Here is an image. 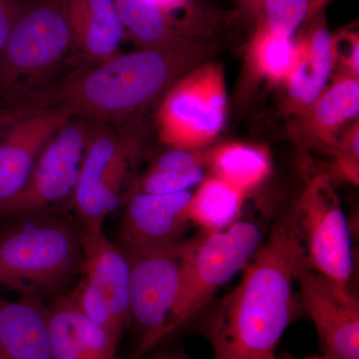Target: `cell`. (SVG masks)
Segmentation results:
<instances>
[{
    "label": "cell",
    "instance_id": "22",
    "mask_svg": "<svg viewBox=\"0 0 359 359\" xmlns=\"http://www.w3.org/2000/svg\"><path fill=\"white\" fill-rule=\"evenodd\" d=\"M247 195L223 180L210 176L192 194L187 208L189 219L204 231L223 230L237 221Z\"/></svg>",
    "mask_w": 359,
    "mask_h": 359
},
{
    "label": "cell",
    "instance_id": "26",
    "mask_svg": "<svg viewBox=\"0 0 359 359\" xmlns=\"http://www.w3.org/2000/svg\"><path fill=\"white\" fill-rule=\"evenodd\" d=\"M205 179L204 168L190 171H159L149 169L130 188L129 193L175 194L185 192L193 186L199 185Z\"/></svg>",
    "mask_w": 359,
    "mask_h": 359
},
{
    "label": "cell",
    "instance_id": "12",
    "mask_svg": "<svg viewBox=\"0 0 359 359\" xmlns=\"http://www.w3.org/2000/svg\"><path fill=\"white\" fill-rule=\"evenodd\" d=\"M0 132V203L20 193L51 139L73 116L57 106L18 108Z\"/></svg>",
    "mask_w": 359,
    "mask_h": 359
},
{
    "label": "cell",
    "instance_id": "9",
    "mask_svg": "<svg viewBox=\"0 0 359 359\" xmlns=\"http://www.w3.org/2000/svg\"><path fill=\"white\" fill-rule=\"evenodd\" d=\"M83 276L72 292L75 302L119 344L129 325L128 259L108 240L103 228L83 229Z\"/></svg>",
    "mask_w": 359,
    "mask_h": 359
},
{
    "label": "cell",
    "instance_id": "14",
    "mask_svg": "<svg viewBox=\"0 0 359 359\" xmlns=\"http://www.w3.org/2000/svg\"><path fill=\"white\" fill-rule=\"evenodd\" d=\"M133 148L104 123L93 122L72 196L82 228H103L109 215L104 201L106 180L116 161Z\"/></svg>",
    "mask_w": 359,
    "mask_h": 359
},
{
    "label": "cell",
    "instance_id": "25",
    "mask_svg": "<svg viewBox=\"0 0 359 359\" xmlns=\"http://www.w3.org/2000/svg\"><path fill=\"white\" fill-rule=\"evenodd\" d=\"M309 13V0H264L259 23L276 34L292 37Z\"/></svg>",
    "mask_w": 359,
    "mask_h": 359
},
{
    "label": "cell",
    "instance_id": "13",
    "mask_svg": "<svg viewBox=\"0 0 359 359\" xmlns=\"http://www.w3.org/2000/svg\"><path fill=\"white\" fill-rule=\"evenodd\" d=\"M192 193H128L121 226L124 252L152 249L179 242L189 224L188 208Z\"/></svg>",
    "mask_w": 359,
    "mask_h": 359
},
{
    "label": "cell",
    "instance_id": "8",
    "mask_svg": "<svg viewBox=\"0 0 359 359\" xmlns=\"http://www.w3.org/2000/svg\"><path fill=\"white\" fill-rule=\"evenodd\" d=\"M294 212L306 266L349 287L353 273L351 231L332 181L323 174L309 180Z\"/></svg>",
    "mask_w": 359,
    "mask_h": 359
},
{
    "label": "cell",
    "instance_id": "30",
    "mask_svg": "<svg viewBox=\"0 0 359 359\" xmlns=\"http://www.w3.org/2000/svg\"><path fill=\"white\" fill-rule=\"evenodd\" d=\"M21 11L18 0H0V53L4 50Z\"/></svg>",
    "mask_w": 359,
    "mask_h": 359
},
{
    "label": "cell",
    "instance_id": "18",
    "mask_svg": "<svg viewBox=\"0 0 359 359\" xmlns=\"http://www.w3.org/2000/svg\"><path fill=\"white\" fill-rule=\"evenodd\" d=\"M0 353L13 359H51L48 308L41 297L11 299L0 290Z\"/></svg>",
    "mask_w": 359,
    "mask_h": 359
},
{
    "label": "cell",
    "instance_id": "2",
    "mask_svg": "<svg viewBox=\"0 0 359 359\" xmlns=\"http://www.w3.org/2000/svg\"><path fill=\"white\" fill-rule=\"evenodd\" d=\"M204 42L166 49L118 53L72 73L26 102L57 106L73 117L97 123L122 121L141 112L205 57Z\"/></svg>",
    "mask_w": 359,
    "mask_h": 359
},
{
    "label": "cell",
    "instance_id": "4",
    "mask_svg": "<svg viewBox=\"0 0 359 359\" xmlns=\"http://www.w3.org/2000/svg\"><path fill=\"white\" fill-rule=\"evenodd\" d=\"M67 0H29L0 53V94L25 99L54 74L74 51Z\"/></svg>",
    "mask_w": 359,
    "mask_h": 359
},
{
    "label": "cell",
    "instance_id": "19",
    "mask_svg": "<svg viewBox=\"0 0 359 359\" xmlns=\"http://www.w3.org/2000/svg\"><path fill=\"white\" fill-rule=\"evenodd\" d=\"M75 51L90 65L119 53L125 37L115 0H67Z\"/></svg>",
    "mask_w": 359,
    "mask_h": 359
},
{
    "label": "cell",
    "instance_id": "1",
    "mask_svg": "<svg viewBox=\"0 0 359 359\" xmlns=\"http://www.w3.org/2000/svg\"><path fill=\"white\" fill-rule=\"evenodd\" d=\"M304 264L292 209L276 219L268 241L217 309L208 332L212 359L276 358L278 342L301 309L295 283Z\"/></svg>",
    "mask_w": 359,
    "mask_h": 359
},
{
    "label": "cell",
    "instance_id": "27",
    "mask_svg": "<svg viewBox=\"0 0 359 359\" xmlns=\"http://www.w3.org/2000/svg\"><path fill=\"white\" fill-rule=\"evenodd\" d=\"M358 123L347 131L346 136L339 139L332 155L334 157L330 168V173L323 174L330 180L332 177L347 183L358 185L359 152Z\"/></svg>",
    "mask_w": 359,
    "mask_h": 359
},
{
    "label": "cell",
    "instance_id": "3",
    "mask_svg": "<svg viewBox=\"0 0 359 359\" xmlns=\"http://www.w3.org/2000/svg\"><path fill=\"white\" fill-rule=\"evenodd\" d=\"M83 259V229L52 212L0 226V287L41 297L69 283Z\"/></svg>",
    "mask_w": 359,
    "mask_h": 359
},
{
    "label": "cell",
    "instance_id": "17",
    "mask_svg": "<svg viewBox=\"0 0 359 359\" xmlns=\"http://www.w3.org/2000/svg\"><path fill=\"white\" fill-rule=\"evenodd\" d=\"M359 113V79L337 74L330 86L301 114L297 115V138L306 147L327 151L332 154L339 130Z\"/></svg>",
    "mask_w": 359,
    "mask_h": 359
},
{
    "label": "cell",
    "instance_id": "32",
    "mask_svg": "<svg viewBox=\"0 0 359 359\" xmlns=\"http://www.w3.org/2000/svg\"><path fill=\"white\" fill-rule=\"evenodd\" d=\"M152 359H188V356L183 351H171L158 354Z\"/></svg>",
    "mask_w": 359,
    "mask_h": 359
},
{
    "label": "cell",
    "instance_id": "28",
    "mask_svg": "<svg viewBox=\"0 0 359 359\" xmlns=\"http://www.w3.org/2000/svg\"><path fill=\"white\" fill-rule=\"evenodd\" d=\"M332 59L334 67L339 74L358 78L359 36L354 30H344L332 36Z\"/></svg>",
    "mask_w": 359,
    "mask_h": 359
},
{
    "label": "cell",
    "instance_id": "23",
    "mask_svg": "<svg viewBox=\"0 0 359 359\" xmlns=\"http://www.w3.org/2000/svg\"><path fill=\"white\" fill-rule=\"evenodd\" d=\"M295 41L257 23L250 46L252 66L271 83H283L295 59Z\"/></svg>",
    "mask_w": 359,
    "mask_h": 359
},
{
    "label": "cell",
    "instance_id": "35",
    "mask_svg": "<svg viewBox=\"0 0 359 359\" xmlns=\"http://www.w3.org/2000/svg\"><path fill=\"white\" fill-rule=\"evenodd\" d=\"M0 359H13L6 356V354L0 353Z\"/></svg>",
    "mask_w": 359,
    "mask_h": 359
},
{
    "label": "cell",
    "instance_id": "20",
    "mask_svg": "<svg viewBox=\"0 0 359 359\" xmlns=\"http://www.w3.org/2000/svg\"><path fill=\"white\" fill-rule=\"evenodd\" d=\"M211 176L249 194L268 178L271 170L268 151L247 143H226L203 153Z\"/></svg>",
    "mask_w": 359,
    "mask_h": 359
},
{
    "label": "cell",
    "instance_id": "11",
    "mask_svg": "<svg viewBox=\"0 0 359 359\" xmlns=\"http://www.w3.org/2000/svg\"><path fill=\"white\" fill-rule=\"evenodd\" d=\"M299 301L313 320L327 359H359V302L344 287L318 271L302 266Z\"/></svg>",
    "mask_w": 359,
    "mask_h": 359
},
{
    "label": "cell",
    "instance_id": "34",
    "mask_svg": "<svg viewBox=\"0 0 359 359\" xmlns=\"http://www.w3.org/2000/svg\"><path fill=\"white\" fill-rule=\"evenodd\" d=\"M273 359H278V358H273ZM301 359H327V358H325V356H316V358H301Z\"/></svg>",
    "mask_w": 359,
    "mask_h": 359
},
{
    "label": "cell",
    "instance_id": "5",
    "mask_svg": "<svg viewBox=\"0 0 359 359\" xmlns=\"http://www.w3.org/2000/svg\"><path fill=\"white\" fill-rule=\"evenodd\" d=\"M262 238L259 224L247 219L196 236L184 266L168 337L192 320L222 287L247 266L261 247Z\"/></svg>",
    "mask_w": 359,
    "mask_h": 359
},
{
    "label": "cell",
    "instance_id": "31",
    "mask_svg": "<svg viewBox=\"0 0 359 359\" xmlns=\"http://www.w3.org/2000/svg\"><path fill=\"white\" fill-rule=\"evenodd\" d=\"M250 15L259 18L263 9L264 0H238Z\"/></svg>",
    "mask_w": 359,
    "mask_h": 359
},
{
    "label": "cell",
    "instance_id": "6",
    "mask_svg": "<svg viewBox=\"0 0 359 359\" xmlns=\"http://www.w3.org/2000/svg\"><path fill=\"white\" fill-rule=\"evenodd\" d=\"M195 238L124 252L129 264V325L139 335L131 359H142L168 337L182 273Z\"/></svg>",
    "mask_w": 359,
    "mask_h": 359
},
{
    "label": "cell",
    "instance_id": "21",
    "mask_svg": "<svg viewBox=\"0 0 359 359\" xmlns=\"http://www.w3.org/2000/svg\"><path fill=\"white\" fill-rule=\"evenodd\" d=\"M125 36L138 48L166 49L199 43L189 39L159 8L145 0H115Z\"/></svg>",
    "mask_w": 359,
    "mask_h": 359
},
{
    "label": "cell",
    "instance_id": "29",
    "mask_svg": "<svg viewBox=\"0 0 359 359\" xmlns=\"http://www.w3.org/2000/svg\"><path fill=\"white\" fill-rule=\"evenodd\" d=\"M204 167L203 153L200 151L171 149L158 157L150 169L159 170V171L184 172Z\"/></svg>",
    "mask_w": 359,
    "mask_h": 359
},
{
    "label": "cell",
    "instance_id": "36",
    "mask_svg": "<svg viewBox=\"0 0 359 359\" xmlns=\"http://www.w3.org/2000/svg\"><path fill=\"white\" fill-rule=\"evenodd\" d=\"M18 1H20V4H25V2L29 1V0H18Z\"/></svg>",
    "mask_w": 359,
    "mask_h": 359
},
{
    "label": "cell",
    "instance_id": "33",
    "mask_svg": "<svg viewBox=\"0 0 359 359\" xmlns=\"http://www.w3.org/2000/svg\"><path fill=\"white\" fill-rule=\"evenodd\" d=\"M327 1V0H309V16L313 15L314 13H316V11L323 9V6H325V2Z\"/></svg>",
    "mask_w": 359,
    "mask_h": 359
},
{
    "label": "cell",
    "instance_id": "10",
    "mask_svg": "<svg viewBox=\"0 0 359 359\" xmlns=\"http://www.w3.org/2000/svg\"><path fill=\"white\" fill-rule=\"evenodd\" d=\"M93 121L73 117L51 139L20 192L0 203V221L51 212L72 197Z\"/></svg>",
    "mask_w": 359,
    "mask_h": 359
},
{
    "label": "cell",
    "instance_id": "16",
    "mask_svg": "<svg viewBox=\"0 0 359 359\" xmlns=\"http://www.w3.org/2000/svg\"><path fill=\"white\" fill-rule=\"evenodd\" d=\"M51 359H117L119 344L78 308L72 292L48 308Z\"/></svg>",
    "mask_w": 359,
    "mask_h": 359
},
{
    "label": "cell",
    "instance_id": "24",
    "mask_svg": "<svg viewBox=\"0 0 359 359\" xmlns=\"http://www.w3.org/2000/svg\"><path fill=\"white\" fill-rule=\"evenodd\" d=\"M159 8L189 39L203 41L212 36L219 16L199 0H145Z\"/></svg>",
    "mask_w": 359,
    "mask_h": 359
},
{
    "label": "cell",
    "instance_id": "7",
    "mask_svg": "<svg viewBox=\"0 0 359 359\" xmlns=\"http://www.w3.org/2000/svg\"><path fill=\"white\" fill-rule=\"evenodd\" d=\"M228 108L226 77L219 63L189 70L161 99L160 141L171 149L200 151L221 133Z\"/></svg>",
    "mask_w": 359,
    "mask_h": 359
},
{
    "label": "cell",
    "instance_id": "15",
    "mask_svg": "<svg viewBox=\"0 0 359 359\" xmlns=\"http://www.w3.org/2000/svg\"><path fill=\"white\" fill-rule=\"evenodd\" d=\"M309 25L295 41V59L283 81L287 107L292 114L304 112L327 87L334 69L332 36L323 9L309 16Z\"/></svg>",
    "mask_w": 359,
    "mask_h": 359
}]
</instances>
